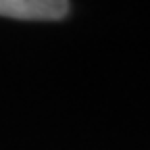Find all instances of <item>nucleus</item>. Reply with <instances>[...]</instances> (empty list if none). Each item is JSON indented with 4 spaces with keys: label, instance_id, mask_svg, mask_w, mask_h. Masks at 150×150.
Instances as JSON below:
<instances>
[{
    "label": "nucleus",
    "instance_id": "nucleus-1",
    "mask_svg": "<svg viewBox=\"0 0 150 150\" xmlns=\"http://www.w3.org/2000/svg\"><path fill=\"white\" fill-rule=\"evenodd\" d=\"M69 13L63 0H0V15L25 21H56Z\"/></svg>",
    "mask_w": 150,
    "mask_h": 150
}]
</instances>
